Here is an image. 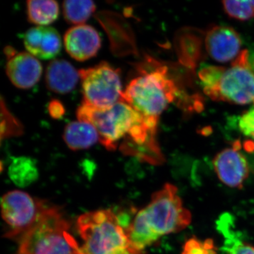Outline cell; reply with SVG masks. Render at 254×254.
I'll list each match as a JSON object with an SVG mask.
<instances>
[{"label":"cell","instance_id":"30bf717a","mask_svg":"<svg viewBox=\"0 0 254 254\" xmlns=\"http://www.w3.org/2000/svg\"><path fill=\"white\" fill-rule=\"evenodd\" d=\"M207 54L218 63H232L242 53V42L235 30L226 26H214L205 33Z\"/></svg>","mask_w":254,"mask_h":254},{"label":"cell","instance_id":"44dd1931","mask_svg":"<svg viewBox=\"0 0 254 254\" xmlns=\"http://www.w3.org/2000/svg\"><path fill=\"white\" fill-rule=\"evenodd\" d=\"M223 9L230 17L247 21L254 17V1H224Z\"/></svg>","mask_w":254,"mask_h":254},{"label":"cell","instance_id":"6da1fadb","mask_svg":"<svg viewBox=\"0 0 254 254\" xmlns=\"http://www.w3.org/2000/svg\"><path fill=\"white\" fill-rule=\"evenodd\" d=\"M78 120L91 124L99 135V141L107 149L120 150L151 163L162 160L157 144L158 126L123 100L105 109L81 103L76 111Z\"/></svg>","mask_w":254,"mask_h":254},{"label":"cell","instance_id":"cb8c5ba5","mask_svg":"<svg viewBox=\"0 0 254 254\" xmlns=\"http://www.w3.org/2000/svg\"><path fill=\"white\" fill-rule=\"evenodd\" d=\"M48 110L51 117L55 119L61 118L64 114V108L59 100H52L48 106Z\"/></svg>","mask_w":254,"mask_h":254},{"label":"cell","instance_id":"ffe728a7","mask_svg":"<svg viewBox=\"0 0 254 254\" xmlns=\"http://www.w3.org/2000/svg\"><path fill=\"white\" fill-rule=\"evenodd\" d=\"M63 14L68 23L78 26L83 24L96 9L93 1L67 0L63 2Z\"/></svg>","mask_w":254,"mask_h":254},{"label":"cell","instance_id":"5bb4252c","mask_svg":"<svg viewBox=\"0 0 254 254\" xmlns=\"http://www.w3.org/2000/svg\"><path fill=\"white\" fill-rule=\"evenodd\" d=\"M79 78V71L66 60H53L47 66V88L54 93L59 94L69 93L77 85Z\"/></svg>","mask_w":254,"mask_h":254},{"label":"cell","instance_id":"3957f363","mask_svg":"<svg viewBox=\"0 0 254 254\" xmlns=\"http://www.w3.org/2000/svg\"><path fill=\"white\" fill-rule=\"evenodd\" d=\"M198 77L205 94L213 100L235 105H254V68L250 63L248 50H242L227 67L202 68Z\"/></svg>","mask_w":254,"mask_h":254},{"label":"cell","instance_id":"d6986e66","mask_svg":"<svg viewBox=\"0 0 254 254\" xmlns=\"http://www.w3.org/2000/svg\"><path fill=\"white\" fill-rule=\"evenodd\" d=\"M218 228L225 238L223 250L227 254H254V247L242 240L238 232H235L232 218L225 215L220 218Z\"/></svg>","mask_w":254,"mask_h":254},{"label":"cell","instance_id":"603a6c76","mask_svg":"<svg viewBox=\"0 0 254 254\" xmlns=\"http://www.w3.org/2000/svg\"><path fill=\"white\" fill-rule=\"evenodd\" d=\"M239 127L245 136L254 139V108H252L242 115L239 122Z\"/></svg>","mask_w":254,"mask_h":254},{"label":"cell","instance_id":"8fae6325","mask_svg":"<svg viewBox=\"0 0 254 254\" xmlns=\"http://www.w3.org/2000/svg\"><path fill=\"white\" fill-rule=\"evenodd\" d=\"M64 44L66 53L71 58L83 62L97 55L101 47V38L93 26L78 25L65 33Z\"/></svg>","mask_w":254,"mask_h":254},{"label":"cell","instance_id":"5b68a950","mask_svg":"<svg viewBox=\"0 0 254 254\" xmlns=\"http://www.w3.org/2000/svg\"><path fill=\"white\" fill-rule=\"evenodd\" d=\"M60 209L49 206L21 240L17 254H85Z\"/></svg>","mask_w":254,"mask_h":254},{"label":"cell","instance_id":"9c48e42d","mask_svg":"<svg viewBox=\"0 0 254 254\" xmlns=\"http://www.w3.org/2000/svg\"><path fill=\"white\" fill-rule=\"evenodd\" d=\"M7 63L6 73L14 86L28 89L36 84L41 77L43 66L39 60L29 53H18L14 48H5Z\"/></svg>","mask_w":254,"mask_h":254},{"label":"cell","instance_id":"ac0fdd59","mask_svg":"<svg viewBox=\"0 0 254 254\" xmlns=\"http://www.w3.org/2000/svg\"><path fill=\"white\" fill-rule=\"evenodd\" d=\"M26 9L28 21L37 26H48L59 16V5L53 0H29Z\"/></svg>","mask_w":254,"mask_h":254},{"label":"cell","instance_id":"7402d4cb","mask_svg":"<svg viewBox=\"0 0 254 254\" xmlns=\"http://www.w3.org/2000/svg\"><path fill=\"white\" fill-rule=\"evenodd\" d=\"M182 254H217L216 249L212 240L204 242L193 237L186 242Z\"/></svg>","mask_w":254,"mask_h":254},{"label":"cell","instance_id":"7c38bea8","mask_svg":"<svg viewBox=\"0 0 254 254\" xmlns=\"http://www.w3.org/2000/svg\"><path fill=\"white\" fill-rule=\"evenodd\" d=\"M213 165L220 181L232 188H242L250 172L245 157L236 147L220 152L214 159Z\"/></svg>","mask_w":254,"mask_h":254},{"label":"cell","instance_id":"4fadbf2b","mask_svg":"<svg viewBox=\"0 0 254 254\" xmlns=\"http://www.w3.org/2000/svg\"><path fill=\"white\" fill-rule=\"evenodd\" d=\"M23 39L28 53L38 59H53L61 51V37L51 26L32 27L23 34Z\"/></svg>","mask_w":254,"mask_h":254},{"label":"cell","instance_id":"e0dca14e","mask_svg":"<svg viewBox=\"0 0 254 254\" xmlns=\"http://www.w3.org/2000/svg\"><path fill=\"white\" fill-rule=\"evenodd\" d=\"M8 173L11 181L19 187L29 186L39 177L36 162L33 159L26 156L13 158Z\"/></svg>","mask_w":254,"mask_h":254},{"label":"cell","instance_id":"7a4b0ae2","mask_svg":"<svg viewBox=\"0 0 254 254\" xmlns=\"http://www.w3.org/2000/svg\"><path fill=\"white\" fill-rule=\"evenodd\" d=\"M150 61V68L142 64L138 68V74L128 83L121 100L158 126L160 115L175 100L177 88L168 68Z\"/></svg>","mask_w":254,"mask_h":254},{"label":"cell","instance_id":"52a82bcc","mask_svg":"<svg viewBox=\"0 0 254 254\" xmlns=\"http://www.w3.org/2000/svg\"><path fill=\"white\" fill-rule=\"evenodd\" d=\"M78 71L83 96L82 103L98 109H105L121 100L123 84L119 68L101 62Z\"/></svg>","mask_w":254,"mask_h":254},{"label":"cell","instance_id":"ba28073f","mask_svg":"<svg viewBox=\"0 0 254 254\" xmlns=\"http://www.w3.org/2000/svg\"><path fill=\"white\" fill-rule=\"evenodd\" d=\"M48 206L45 202L22 190L6 193L1 200V215L8 226L4 237L21 240L34 226Z\"/></svg>","mask_w":254,"mask_h":254},{"label":"cell","instance_id":"8992f818","mask_svg":"<svg viewBox=\"0 0 254 254\" xmlns=\"http://www.w3.org/2000/svg\"><path fill=\"white\" fill-rule=\"evenodd\" d=\"M143 210L147 221L160 237L182 231L191 222V214L184 207L177 187L171 184L153 193Z\"/></svg>","mask_w":254,"mask_h":254},{"label":"cell","instance_id":"9a60e30c","mask_svg":"<svg viewBox=\"0 0 254 254\" xmlns=\"http://www.w3.org/2000/svg\"><path fill=\"white\" fill-rule=\"evenodd\" d=\"M63 138L70 149H87L99 141L96 128L87 122H71L67 124L63 133Z\"/></svg>","mask_w":254,"mask_h":254},{"label":"cell","instance_id":"2e32d148","mask_svg":"<svg viewBox=\"0 0 254 254\" xmlns=\"http://www.w3.org/2000/svg\"><path fill=\"white\" fill-rule=\"evenodd\" d=\"M126 232L132 248L140 254H143L147 247L160 237L147 221L143 209L137 213L131 223L126 227Z\"/></svg>","mask_w":254,"mask_h":254},{"label":"cell","instance_id":"277c9868","mask_svg":"<svg viewBox=\"0 0 254 254\" xmlns=\"http://www.w3.org/2000/svg\"><path fill=\"white\" fill-rule=\"evenodd\" d=\"M77 228L85 254H140L132 248L126 228L112 210L83 214L78 219Z\"/></svg>","mask_w":254,"mask_h":254}]
</instances>
